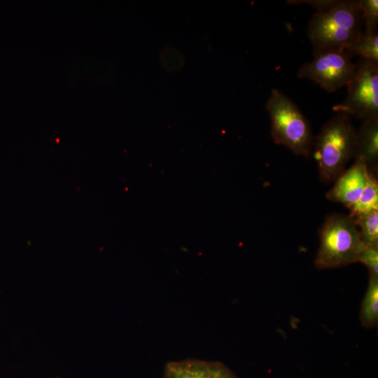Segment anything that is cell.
<instances>
[{
	"label": "cell",
	"mask_w": 378,
	"mask_h": 378,
	"mask_svg": "<svg viewBox=\"0 0 378 378\" xmlns=\"http://www.w3.org/2000/svg\"><path fill=\"white\" fill-rule=\"evenodd\" d=\"M344 52L350 57L360 55L363 59L378 63V34L368 35L363 31Z\"/></svg>",
	"instance_id": "12"
},
{
	"label": "cell",
	"mask_w": 378,
	"mask_h": 378,
	"mask_svg": "<svg viewBox=\"0 0 378 378\" xmlns=\"http://www.w3.org/2000/svg\"><path fill=\"white\" fill-rule=\"evenodd\" d=\"M316 268L331 269L358 262L365 246L354 219L349 214L328 215L319 230Z\"/></svg>",
	"instance_id": "3"
},
{
	"label": "cell",
	"mask_w": 378,
	"mask_h": 378,
	"mask_svg": "<svg viewBox=\"0 0 378 378\" xmlns=\"http://www.w3.org/2000/svg\"><path fill=\"white\" fill-rule=\"evenodd\" d=\"M363 23L359 1H338L331 9L316 12L307 29L314 54L344 51L363 32Z\"/></svg>",
	"instance_id": "1"
},
{
	"label": "cell",
	"mask_w": 378,
	"mask_h": 378,
	"mask_svg": "<svg viewBox=\"0 0 378 378\" xmlns=\"http://www.w3.org/2000/svg\"><path fill=\"white\" fill-rule=\"evenodd\" d=\"M359 5L362 13L365 33L368 35L377 34L378 1L360 0Z\"/></svg>",
	"instance_id": "14"
},
{
	"label": "cell",
	"mask_w": 378,
	"mask_h": 378,
	"mask_svg": "<svg viewBox=\"0 0 378 378\" xmlns=\"http://www.w3.org/2000/svg\"><path fill=\"white\" fill-rule=\"evenodd\" d=\"M355 159L361 158L369 170L375 172L378 161V118L363 122L356 132Z\"/></svg>",
	"instance_id": "9"
},
{
	"label": "cell",
	"mask_w": 378,
	"mask_h": 378,
	"mask_svg": "<svg viewBox=\"0 0 378 378\" xmlns=\"http://www.w3.org/2000/svg\"><path fill=\"white\" fill-rule=\"evenodd\" d=\"M348 94L332 107L333 111L354 116L361 121L378 118V63L360 58L347 85Z\"/></svg>",
	"instance_id": "5"
},
{
	"label": "cell",
	"mask_w": 378,
	"mask_h": 378,
	"mask_svg": "<svg viewBox=\"0 0 378 378\" xmlns=\"http://www.w3.org/2000/svg\"><path fill=\"white\" fill-rule=\"evenodd\" d=\"M314 59L304 64L298 76L319 85L328 92L346 85L355 73L356 65L344 51H327L314 54Z\"/></svg>",
	"instance_id": "6"
},
{
	"label": "cell",
	"mask_w": 378,
	"mask_h": 378,
	"mask_svg": "<svg viewBox=\"0 0 378 378\" xmlns=\"http://www.w3.org/2000/svg\"><path fill=\"white\" fill-rule=\"evenodd\" d=\"M370 171L368 183L359 199L348 209L353 218L378 211V181L375 174Z\"/></svg>",
	"instance_id": "11"
},
{
	"label": "cell",
	"mask_w": 378,
	"mask_h": 378,
	"mask_svg": "<svg viewBox=\"0 0 378 378\" xmlns=\"http://www.w3.org/2000/svg\"><path fill=\"white\" fill-rule=\"evenodd\" d=\"M369 169L361 158L345 169L335 180L332 188L326 193V198L343 204L349 208L361 195L369 178Z\"/></svg>",
	"instance_id": "7"
},
{
	"label": "cell",
	"mask_w": 378,
	"mask_h": 378,
	"mask_svg": "<svg viewBox=\"0 0 378 378\" xmlns=\"http://www.w3.org/2000/svg\"><path fill=\"white\" fill-rule=\"evenodd\" d=\"M358 262L368 268L370 274L378 276V245H365Z\"/></svg>",
	"instance_id": "15"
},
{
	"label": "cell",
	"mask_w": 378,
	"mask_h": 378,
	"mask_svg": "<svg viewBox=\"0 0 378 378\" xmlns=\"http://www.w3.org/2000/svg\"><path fill=\"white\" fill-rule=\"evenodd\" d=\"M353 218V217H352ZM365 245H378V211L353 218Z\"/></svg>",
	"instance_id": "13"
},
{
	"label": "cell",
	"mask_w": 378,
	"mask_h": 378,
	"mask_svg": "<svg viewBox=\"0 0 378 378\" xmlns=\"http://www.w3.org/2000/svg\"><path fill=\"white\" fill-rule=\"evenodd\" d=\"M356 146V131L351 117L337 113L323 125L314 139L312 150L320 180L324 183L335 181L354 158Z\"/></svg>",
	"instance_id": "2"
},
{
	"label": "cell",
	"mask_w": 378,
	"mask_h": 378,
	"mask_svg": "<svg viewBox=\"0 0 378 378\" xmlns=\"http://www.w3.org/2000/svg\"><path fill=\"white\" fill-rule=\"evenodd\" d=\"M274 142L294 154L308 158L312 152L314 136L309 121L285 94L272 89L266 104Z\"/></svg>",
	"instance_id": "4"
},
{
	"label": "cell",
	"mask_w": 378,
	"mask_h": 378,
	"mask_svg": "<svg viewBox=\"0 0 378 378\" xmlns=\"http://www.w3.org/2000/svg\"><path fill=\"white\" fill-rule=\"evenodd\" d=\"M359 318L366 328L377 327L378 323V276L370 274L366 293L363 299Z\"/></svg>",
	"instance_id": "10"
},
{
	"label": "cell",
	"mask_w": 378,
	"mask_h": 378,
	"mask_svg": "<svg viewBox=\"0 0 378 378\" xmlns=\"http://www.w3.org/2000/svg\"><path fill=\"white\" fill-rule=\"evenodd\" d=\"M162 378H238L218 361L186 359L167 363Z\"/></svg>",
	"instance_id": "8"
},
{
	"label": "cell",
	"mask_w": 378,
	"mask_h": 378,
	"mask_svg": "<svg viewBox=\"0 0 378 378\" xmlns=\"http://www.w3.org/2000/svg\"><path fill=\"white\" fill-rule=\"evenodd\" d=\"M294 2H302L309 4L314 7L317 12H325L332 7H334L338 1H332V0H323V1H293Z\"/></svg>",
	"instance_id": "16"
}]
</instances>
